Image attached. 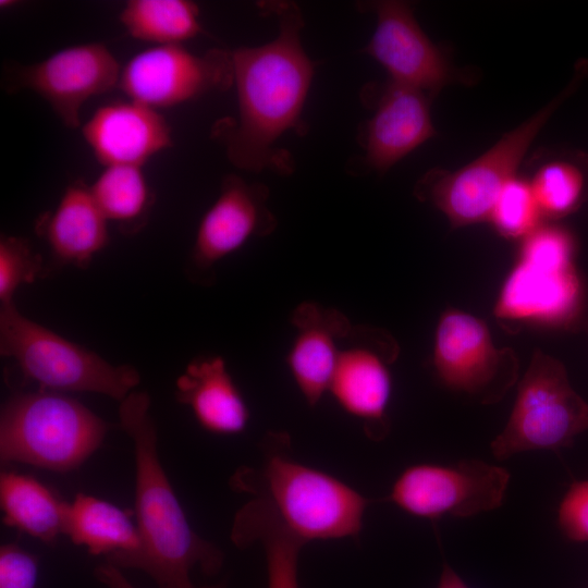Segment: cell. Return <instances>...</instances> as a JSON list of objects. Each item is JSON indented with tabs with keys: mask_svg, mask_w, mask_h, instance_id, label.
<instances>
[{
	"mask_svg": "<svg viewBox=\"0 0 588 588\" xmlns=\"http://www.w3.org/2000/svg\"><path fill=\"white\" fill-rule=\"evenodd\" d=\"M259 8L277 17L278 35L265 45L232 51L237 117L218 121L211 135L236 168L287 175L294 171L293 158L275 144L287 131L307 130L302 112L315 64L301 42L304 20L296 3L271 1Z\"/></svg>",
	"mask_w": 588,
	"mask_h": 588,
	"instance_id": "cell-1",
	"label": "cell"
},
{
	"mask_svg": "<svg viewBox=\"0 0 588 588\" xmlns=\"http://www.w3.org/2000/svg\"><path fill=\"white\" fill-rule=\"evenodd\" d=\"M150 397L133 391L119 407L120 426L131 438L135 461L134 518L142 552L134 568L158 588H195V566L208 576L223 565V553L191 527L159 458Z\"/></svg>",
	"mask_w": 588,
	"mask_h": 588,
	"instance_id": "cell-2",
	"label": "cell"
},
{
	"mask_svg": "<svg viewBox=\"0 0 588 588\" xmlns=\"http://www.w3.org/2000/svg\"><path fill=\"white\" fill-rule=\"evenodd\" d=\"M258 470L240 469L234 490L267 500L284 525L305 543L355 538L370 501L344 481L291 458L285 433H270Z\"/></svg>",
	"mask_w": 588,
	"mask_h": 588,
	"instance_id": "cell-3",
	"label": "cell"
},
{
	"mask_svg": "<svg viewBox=\"0 0 588 588\" xmlns=\"http://www.w3.org/2000/svg\"><path fill=\"white\" fill-rule=\"evenodd\" d=\"M108 424L64 393H15L1 409L0 458L65 473L101 445Z\"/></svg>",
	"mask_w": 588,
	"mask_h": 588,
	"instance_id": "cell-4",
	"label": "cell"
},
{
	"mask_svg": "<svg viewBox=\"0 0 588 588\" xmlns=\"http://www.w3.org/2000/svg\"><path fill=\"white\" fill-rule=\"evenodd\" d=\"M574 249L571 233L552 224H541L522 241L518 259L494 305L503 329L561 328L577 318L583 286L574 266Z\"/></svg>",
	"mask_w": 588,
	"mask_h": 588,
	"instance_id": "cell-5",
	"label": "cell"
},
{
	"mask_svg": "<svg viewBox=\"0 0 588 588\" xmlns=\"http://www.w3.org/2000/svg\"><path fill=\"white\" fill-rule=\"evenodd\" d=\"M585 61L568 86L549 103L503 134L490 148L456 170L432 169L416 183L414 194L440 210L451 228L488 221L491 209L513 180L531 144L560 105L587 74Z\"/></svg>",
	"mask_w": 588,
	"mask_h": 588,
	"instance_id": "cell-6",
	"label": "cell"
},
{
	"mask_svg": "<svg viewBox=\"0 0 588 588\" xmlns=\"http://www.w3.org/2000/svg\"><path fill=\"white\" fill-rule=\"evenodd\" d=\"M0 354L12 359L26 382L53 392H94L122 402L139 384L130 365H113L22 315L1 306Z\"/></svg>",
	"mask_w": 588,
	"mask_h": 588,
	"instance_id": "cell-7",
	"label": "cell"
},
{
	"mask_svg": "<svg viewBox=\"0 0 588 588\" xmlns=\"http://www.w3.org/2000/svg\"><path fill=\"white\" fill-rule=\"evenodd\" d=\"M503 430L490 449L498 460L518 453L569 448L588 431V401L571 385L558 358L536 348L523 377Z\"/></svg>",
	"mask_w": 588,
	"mask_h": 588,
	"instance_id": "cell-8",
	"label": "cell"
},
{
	"mask_svg": "<svg viewBox=\"0 0 588 588\" xmlns=\"http://www.w3.org/2000/svg\"><path fill=\"white\" fill-rule=\"evenodd\" d=\"M431 365L444 388L482 405L500 402L519 380L515 351L497 347L480 318L454 308L439 318Z\"/></svg>",
	"mask_w": 588,
	"mask_h": 588,
	"instance_id": "cell-9",
	"label": "cell"
},
{
	"mask_svg": "<svg viewBox=\"0 0 588 588\" xmlns=\"http://www.w3.org/2000/svg\"><path fill=\"white\" fill-rule=\"evenodd\" d=\"M509 482L506 468L481 460L420 463L399 475L387 500L420 518L470 517L501 506Z\"/></svg>",
	"mask_w": 588,
	"mask_h": 588,
	"instance_id": "cell-10",
	"label": "cell"
},
{
	"mask_svg": "<svg viewBox=\"0 0 588 588\" xmlns=\"http://www.w3.org/2000/svg\"><path fill=\"white\" fill-rule=\"evenodd\" d=\"M121 69L105 44L86 42L60 49L35 63H7L2 86L8 93L37 94L65 127L76 128L89 98L119 87Z\"/></svg>",
	"mask_w": 588,
	"mask_h": 588,
	"instance_id": "cell-11",
	"label": "cell"
},
{
	"mask_svg": "<svg viewBox=\"0 0 588 588\" xmlns=\"http://www.w3.org/2000/svg\"><path fill=\"white\" fill-rule=\"evenodd\" d=\"M234 84L232 51L194 53L183 45L151 46L121 69L119 89L128 99L160 110L225 91Z\"/></svg>",
	"mask_w": 588,
	"mask_h": 588,
	"instance_id": "cell-12",
	"label": "cell"
},
{
	"mask_svg": "<svg viewBox=\"0 0 588 588\" xmlns=\"http://www.w3.org/2000/svg\"><path fill=\"white\" fill-rule=\"evenodd\" d=\"M377 17L375 32L363 51L380 63L391 82L417 89L431 99L445 86L470 84L474 73L456 68L416 21L408 2H363Z\"/></svg>",
	"mask_w": 588,
	"mask_h": 588,
	"instance_id": "cell-13",
	"label": "cell"
},
{
	"mask_svg": "<svg viewBox=\"0 0 588 588\" xmlns=\"http://www.w3.org/2000/svg\"><path fill=\"white\" fill-rule=\"evenodd\" d=\"M399 355L400 345L385 329L353 326L331 380L329 393L336 404L360 420L373 440L383 439L390 430L391 366Z\"/></svg>",
	"mask_w": 588,
	"mask_h": 588,
	"instance_id": "cell-14",
	"label": "cell"
},
{
	"mask_svg": "<svg viewBox=\"0 0 588 588\" xmlns=\"http://www.w3.org/2000/svg\"><path fill=\"white\" fill-rule=\"evenodd\" d=\"M269 188L248 183L230 173L221 182L220 193L204 213L186 264L188 279L198 285L215 283L217 265L238 250L249 238L264 237L277 228L268 206Z\"/></svg>",
	"mask_w": 588,
	"mask_h": 588,
	"instance_id": "cell-15",
	"label": "cell"
},
{
	"mask_svg": "<svg viewBox=\"0 0 588 588\" xmlns=\"http://www.w3.org/2000/svg\"><path fill=\"white\" fill-rule=\"evenodd\" d=\"M362 100L372 115L358 127L357 140L364 156L356 170L383 174L396 162L436 135L426 94L388 81L380 88L364 89Z\"/></svg>",
	"mask_w": 588,
	"mask_h": 588,
	"instance_id": "cell-16",
	"label": "cell"
},
{
	"mask_svg": "<svg viewBox=\"0 0 588 588\" xmlns=\"http://www.w3.org/2000/svg\"><path fill=\"white\" fill-rule=\"evenodd\" d=\"M96 160L106 167H143L173 145L172 130L156 109L128 99L99 107L82 125Z\"/></svg>",
	"mask_w": 588,
	"mask_h": 588,
	"instance_id": "cell-17",
	"label": "cell"
},
{
	"mask_svg": "<svg viewBox=\"0 0 588 588\" xmlns=\"http://www.w3.org/2000/svg\"><path fill=\"white\" fill-rule=\"evenodd\" d=\"M290 321L294 336L286 365L307 404L316 406L329 393L343 343L353 324L341 310L315 302L298 304Z\"/></svg>",
	"mask_w": 588,
	"mask_h": 588,
	"instance_id": "cell-18",
	"label": "cell"
},
{
	"mask_svg": "<svg viewBox=\"0 0 588 588\" xmlns=\"http://www.w3.org/2000/svg\"><path fill=\"white\" fill-rule=\"evenodd\" d=\"M108 220L83 180L69 184L57 207L40 215L35 231L58 266L86 268L109 243Z\"/></svg>",
	"mask_w": 588,
	"mask_h": 588,
	"instance_id": "cell-19",
	"label": "cell"
},
{
	"mask_svg": "<svg viewBox=\"0 0 588 588\" xmlns=\"http://www.w3.org/2000/svg\"><path fill=\"white\" fill-rule=\"evenodd\" d=\"M175 397L189 407L200 427L215 434H238L250 418L248 405L219 355L188 363L176 379Z\"/></svg>",
	"mask_w": 588,
	"mask_h": 588,
	"instance_id": "cell-20",
	"label": "cell"
},
{
	"mask_svg": "<svg viewBox=\"0 0 588 588\" xmlns=\"http://www.w3.org/2000/svg\"><path fill=\"white\" fill-rule=\"evenodd\" d=\"M64 535L89 554L106 562L134 568L142 552V539L131 512L96 497L78 493L68 503Z\"/></svg>",
	"mask_w": 588,
	"mask_h": 588,
	"instance_id": "cell-21",
	"label": "cell"
},
{
	"mask_svg": "<svg viewBox=\"0 0 588 588\" xmlns=\"http://www.w3.org/2000/svg\"><path fill=\"white\" fill-rule=\"evenodd\" d=\"M231 540L238 548L261 543L267 564V588H299L297 562L306 543L284 525L267 500L253 497L236 512Z\"/></svg>",
	"mask_w": 588,
	"mask_h": 588,
	"instance_id": "cell-22",
	"label": "cell"
},
{
	"mask_svg": "<svg viewBox=\"0 0 588 588\" xmlns=\"http://www.w3.org/2000/svg\"><path fill=\"white\" fill-rule=\"evenodd\" d=\"M0 506L4 525L47 544L64 534L68 503L32 476L3 471Z\"/></svg>",
	"mask_w": 588,
	"mask_h": 588,
	"instance_id": "cell-23",
	"label": "cell"
},
{
	"mask_svg": "<svg viewBox=\"0 0 588 588\" xmlns=\"http://www.w3.org/2000/svg\"><path fill=\"white\" fill-rule=\"evenodd\" d=\"M142 168L106 167L89 185L103 216L126 235L135 234L145 228L156 200Z\"/></svg>",
	"mask_w": 588,
	"mask_h": 588,
	"instance_id": "cell-24",
	"label": "cell"
},
{
	"mask_svg": "<svg viewBox=\"0 0 588 588\" xmlns=\"http://www.w3.org/2000/svg\"><path fill=\"white\" fill-rule=\"evenodd\" d=\"M119 20L132 38L154 46L183 45L205 33L189 0H128Z\"/></svg>",
	"mask_w": 588,
	"mask_h": 588,
	"instance_id": "cell-25",
	"label": "cell"
},
{
	"mask_svg": "<svg viewBox=\"0 0 588 588\" xmlns=\"http://www.w3.org/2000/svg\"><path fill=\"white\" fill-rule=\"evenodd\" d=\"M528 181L542 216L550 219L573 212L580 204L586 186L584 170L563 158L541 162Z\"/></svg>",
	"mask_w": 588,
	"mask_h": 588,
	"instance_id": "cell-26",
	"label": "cell"
},
{
	"mask_svg": "<svg viewBox=\"0 0 588 588\" xmlns=\"http://www.w3.org/2000/svg\"><path fill=\"white\" fill-rule=\"evenodd\" d=\"M543 218L528 179L515 176L499 194L488 221L505 238L523 241Z\"/></svg>",
	"mask_w": 588,
	"mask_h": 588,
	"instance_id": "cell-27",
	"label": "cell"
},
{
	"mask_svg": "<svg viewBox=\"0 0 588 588\" xmlns=\"http://www.w3.org/2000/svg\"><path fill=\"white\" fill-rule=\"evenodd\" d=\"M44 259L27 238L1 235L0 238V303H14L16 291L45 274Z\"/></svg>",
	"mask_w": 588,
	"mask_h": 588,
	"instance_id": "cell-28",
	"label": "cell"
},
{
	"mask_svg": "<svg viewBox=\"0 0 588 588\" xmlns=\"http://www.w3.org/2000/svg\"><path fill=\"white\" fill-rule=\"evenodd\" d=\"M558 527L574 542H588V477L574 481L558 507Z\"/></svg>",
	"mask_w": 588,
	"mask_h": 588,
	"instance_id": "cell-29",
	"label": "cell"
},
{
	"mask_svg": "<svg viewBox=\"0 0 588 588\" xmlns=\"http://www.w3.org/2000/svg\"><path fill=\"white\" fill-rule=\"evenodd\" d=\"M38 558L16 543L0 548V588H36Z\"/></svg>",
	"mask_w": 588,
	"mask_h": 588,
	"instance_id": "cell-30",
	"label": "cell"
},
{
	"mask_svg": "<svg viewBox=\"0 0 588 588\" xmlns=\"http://www.w3.org/2000/svg\"><path fill=\"white\" fill-rule=\"evenodd\" d=\"M94 575L98 581L108 588H135L120 567L108 562L99 564L94 569Z\"/></svg>",
	"mask_w": 588,
	"mask_h": 588,
	"instance_id": "cell-31",
	"label": "cell"
},
{
	"mask_svg": "<svg viewBox=\"0 0 588 588\" xmlns=\"http://www.w3.org/2000/svg\"><path fill=\"white\" fill-rule=\"evenodd\" d=\"M437 588H469V587L449 564L444 563Z\"/></svg>",
	"mask_w": 588,
	"mask_h": 588,
	"instance_id": "cell-32",
	"label": "cell"
},
{
	"mask_svg": "<svg viewBox=\"0 0 588 588\" xmlns=\"http://www.w3.org/2000/svg\"><path fill=\"white\" fill-rule=\"evenodd\" d=\"M200 588H225V585L224 584H219V585H215V586H204V587H200Z\"/></svg>",
	"mask_w": 588,
	"mask_h": 588,
	"instance_id": "cell-33",
	"label": "cell"
},
{
	"mask_svg": "<svg viewBox=\"0 0 588 588\" xmlns=\"http://www.w3.org/2000/svg\"><path fill=\"white\" fill-rule=\"evenodd\" d=\"M585 330L588 332V318L584 322Z\"/></svg>",
	"mask_w": 588,
	"mask_h": 588,
	"instance_id": "cell-34",
	"label": "cell"
}]
</instances>
